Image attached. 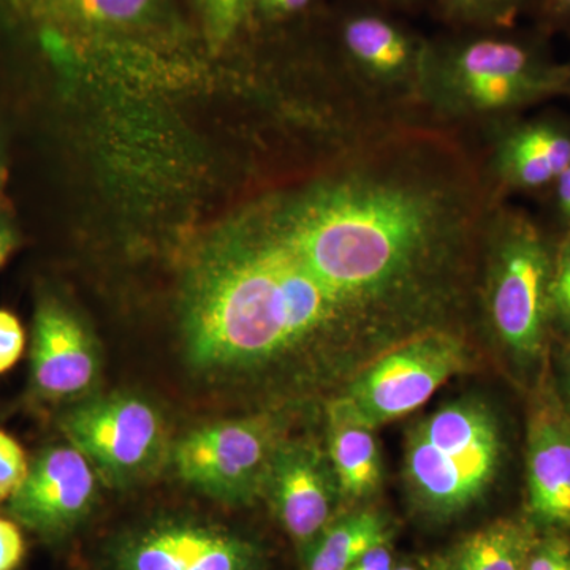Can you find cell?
Wrapping results in <instances>:
<instances>
[{
  "instance_id": "28",
  "label": "cell",
  "mask_w": 570,
  "mask_h": 570,
  "mask_svg": "<svg viewBox=\"0 0 570 570\" xmlns=\"http://www.w3.org/2000/svg\"><path fill=\"white\" fill-rule=\"evenodd\" d=\"M547 193L550 195L553 216L557 217L562 234H566L570 230V164Z\"/></svg>"
},
{
  "instance_id": "24",
  "label": "cell",
  "mask_w": 570,
  "mask_h": 570,
  "mask_svg": "<svg viewBox=\"0 0 570 570\" xmlns=\"http://www.w3.org/2000/svg\"><path fill=\"white\" fill-rule=\"evenodd\" d=\"M24 346L26 335L21 322L9 311L0 309V374L17 365Z\"/></svg>"
},
{
  "instance_id": "15",
  "label": "cell",
  "mask_w": 570,
  "mask_h": 570,
  "mask_svg": "<svg viewBox=\"0 0 570 570\" xmlns=\"http://www.w3.org/2000/svg\"><path fill=\"white\" fill-rule=\"evenodd\" d=\"M41 10L85 32H140L174 21L167 0H40Z\"/></svg>"
},
{
  "instance_id": "32",
  "label": "cell",
  "mask_w": 570,
  "mask_h": 570,
  "mask_svg": "<svg viewBox=\"0 0 570 570\" xmlns=\"http://www.w3.org/2000/svg\"><path fill=\"white\" fill-rule=\"evenodd\" d=\"M14 239L6 227L0 225V266L6 264L7 258L13 250Z\"/></svg>"
},
{
  "instance_id": "10",
  "label": "cell",
  "mask_w": 570,
  "mask_h": 570,
  "mask_svg": "<svg viewBox=\"0 0 570 570\" xmlns=\"http://www.w3.org/2000/svg\"><path fill=\"white\" fill-rule=\"evenodd\" d=\"M97 501V472L69 444L50 445L29 463L28 475L9 499L17 523L45 539H61L77 530Z\"/></svg>"
},
{
  "instance_id": "11",
  "label": "cell",
  "mask_w": 570,
  "mask_h": 570,
  "mask_svg": "<svg viewBox=\"0 0 570 570\" xmlns=\"http://www.w3.org/2000/svg\"><path fill=\"white\" fill-rule=\"evenodd\" d=\"M527 499L535 527L570 530V412L547 371L528 411Z\"/></svg>"
},
{
  "instance_id": "30",
  "label": "cell",
  "mask_w": 570,
  "mask_h": 570,
  "mask_svg": "<svg viewBox=\"0 0 570 570\" xmlns=\"http://www.w3.org/2000/svg\"><path fill=\"white\" fill-rule=\"evenodd\" d=\"M558 392L570 412V344H564L561 355V384Z\"/></svg>"
},
{
  "instance_id": "21",
  "label": "cell",
  "mask_w": 570,
  "mask_h": 570,
  "mask_svg": "<svg viewBox=\"0 0 570 570\" xmlns=\"http://www.w3.org/2000/svg\"><path fill=\"white\" fill-rule=\"evenodd\" d=\"M551 336L570 344V230L558 239L550 283Z\"/></svg>"
},
{
  "instance_id": "22",
  "label": "cell",
  "mask_w": 570,
  "mask_h": 570,
  "mask_svg": "<svg viewBox=\"0 0 570 570\" xmlns=\"http://www.w3.org/2000/svg\"><path fill=\"white\" fill-rule=\"evenodd\" d=\"M28 455L17 439L0 430V502L9 501L29 471Z\"/></svg>"
},
{
  "instance_id": "23",
  "label": "cell",
  "mask_w": 570,
  "mask_h": 570,
  "mask_svg": "<svg viewBox=\"0 0 570 570\" xmlns=\"http://www.w3.org/2000/svg\"><path fill=\"white\" fill-rule=\"evenodd\" d=\"M523 570H570V540L560 535L540 538Z\"/></svg>"
},
{
  "instance_id": "26",
  "label": "cell",
  "mask_w": 570,
  "mask_h": 570,
  "mask_svg": "<svg viewBox=\"0 0 570 570\" xmlns=\"http://www.w3.org/2000/svg\"><path fill=\"white\" fill-rule=\"evenodd\" d=\"M24 554L26 542L20 523L0 517V570H17Z\"/></svg>"
},
{
  "instance_id": "18",
  "label": "cell",
  "mask_w": 570,
  "mask_h": 570,
  "mask_svg": "<svg viewBox=\"0 0 570 570\" xmlns=\"http://www.w3.org/2000/svg\"><path fill=\"white\" fill-rule=\"evenodd\" d=\"M539 539L532 521L499 520L468 535L448 560L455 570H523Z\"/></svg>"
},
{
  "instance_id": "8",
  "label": "cell",
  "mask_w": 570,
  "mask_h": 570,
  "mask_svg": "<svg viewBox=\"0 0 570 570\" xmlns=\"http://www.w3.org/2000/svg\"><path fill=\"white\" fill-rule=\"evenodd\" d=\"M284 431L268 415L223 420L197 428L170 450L176 475L187 487L227 505L265 497L269 468Z\"/></svg>"
},
{
  "instance_id": "27",
  "label": "cell",
  "mask_w": 570,
  "mask_h": 570,
  "mask_svg": "<svg viewBox=\"0 0 570 570\" xmlns=\"http://www.w3.org/2000/svg\"><path fill=\"white\" fill-rule=\"evenodd\" d=\"M534 17L540 32L570 29V0H540Z\"/></svg>"
},
{
  "instance_id": "35",
  "label": "cell",
  "mask_w": 570,
  "mask_h": 570,
  "mask_svg": "<svg viewBox=\"0 0 570 570\" xmlns=\"http://www.w3.org/2000/svg\"><path fill=\"white\" fill-rule=\"evenodd\" d=\"M393 570H415L414 568H411V566H400V568L393 569Z\"/></svg>"
},
{
  "instance_id": "33",
  "label": "cell",
  "mask_w": 570,
  "mask_h": 570,
  "mask_svg": "<svg viewBox=\"0 0 570 570\" xmlns=\"http://www.w3.org/2000/svg\"><path fill=\"white\" fill-rule=\"evenodd\" d=\"M425 570H455L450 564L448 558H433L425 564Z\"/></svg>"
},
{
  "instance_id": "6",
  "label": "cell",
  "mask_w": 570,
  "mask_h": 570,
  "mask_svg": "<svg viewBox=\"0 0 570 570\" xmlns=\"http://www.w3.org/2000/svg\"><path fill=\"white\" fill-rule=\"evenodd\" d=\"M471 362L466 332L431 330L403 341L371 362L330 397V422L376 431L417 411Z\"/></svg>"
},
{
  "instance_id": "16",
  "label": "cell",
  "mask_w": 570,
  "mask_h": 570,
  "mask_svg": "<svg viewBox=\"0 0 570 570\" xmlns=\"http://www.w3.org/2000/svg\"><path fill=\"white\" fill-rule=\"evenodd\" d=\"M326 452L341 499L365 501L381 489L384 464L373 430L328 420Z\"/></svg>"
},
{
  "instance_id": "4",
  "label": "cell",
  "mask_w": 570,
  "mask_h": 570,
  "mask_svg": "<svg viewBox=\"0 0 570 570\" xmlns=\"http://www.w3.org/2000/svg\"><path fill=\"white\" fill-rule=\"evenodd\" d=\"M502 463L501 425L493 409L464 396L409 430L404 480L428 515H456L489 491Z\"/></svg>"
},
{
  "instance_id": "20",
  "label": "cell",
  "mask_w": 570,
  "mask_h": 570,
  "mask_svg": "<svg viewBox=\"0 0 570 570\" xmlns=\"http://www.w3.org/2000/svg\"><path fill=\"white\" fill-rule=\"evenodd\" d=\"M194 3L209 48L220 51L249 20L254 0H194Z\"/></svg>"
},
{
  "instance_id": "3",
  "label": "cell",
  "mask_w": 570,
  "mask_h": 570,
  "mask_svg": "<svg viewBox=\"0 0 570 570\" xmlns=\"http://www.w3.org/2000/svg\"><path fill=\"white\" fill-rule=\"evenodd\" d=\"M557 243L505 198L491 208L480 242L475 306L510 365L535 382L549 354Z\"/></svg>"
},
{
  "instance_id": "5",
  "label": "cell",
  "mask_w": 570,
  "mask_h": 570,
  "mask_svg": "<svg viewBox=\"0 0 570 570\" xmlns=\"http://www.w3.org/2000/svg\"><path fill=\"white\" fill-rule=\"evenodd\" d=\"M430 39L393 11L354 6L333 31L335 70L347 99L367 118L390 127L428 126L423 75ZM431 127V126H428Z\"/></svg>"
},
{
  "instance_id": "17",
  "label": "cell",
  "mask_w": 570,
  "mask_h": 570,
  "mask_svg": "<svg viewBox=\"0 0 570 570\" xmlns=\"http://www.w3.org/2000/svg\"><path fill=\"white\" fill-rule=\"evenodd\" d=\"M389 521L374 510H356L330 521L305 549L306 570H348L366 551L387 546Z\"/></svg>"
},
{
  "instance_id": "7",
  "label": "cell",
  "mask_w": 570,
  "mask_h": 570,
  "mask_svg": "<svg viewBox=\"0 0 570 570\" xmlns=\"http://www.w3.org/2000/svg\"><path fill=\"white\" fill-rule=\"evenodd\" d=\"M59 426L67 442L112 487L149 478L170 453L159 409L134 393L82 397L63 412Z\"/></svg>"
},
{
  "instance_id": "2",
  "label": "cell",
  "mask_w": 570,
  "mask_h": 570,
  "mask_svg": "<svg viewBox=\"0 0 570 570\" xmlns=\"http://www.w3.org/2000/svg\"><path fill=\"white\" fill-rule=\"evenodd\" d=\"M568 63L551 55L546 33L453 31L430 39L423 75L428 126H497L561 97Z\"/></svg>"
},
{
  "instance_id": "29",
  "label": "cell",
  "mask_w": 570,
  "mask_h": 570,
  "mask_svg": "<svg viewBox=\"0 0 570 570\" xmlns=\"http://www.w3.org/2000/svg\"><path fill=\"white\" fill-rule=\"evenodd\" d=\"M348 570H393L392 554L387 546H377L366 551Z\"/></svg>"
},
{
  "instance_id": "31",
  "label": "cell",
  "mask_w": 570,
  "mask_h": 570,
  "mask_svg": "<svg viewBox=\"0 0 570 570\" xmlns=\"http://www.w3.org/2000/svg\"><path fill=\"white\" fill-rule=\"evenodd\" d=\"M367 2L389 11H411L422 6L423 0H367Z\"/></svg>"
},
{
  "instance_id": "14",
  "label": "cell",
  "mask_w": 570,
  "mask_h": 570,
  "mask_svg": "<svg viewBox=\"0 0 570 570\" xmlns=\"http://www.w3.org/2000/svg\"><path fill=\"white\" fill-rule=\"evenodd\" d=\"M100 371L99 348L85 324L56 299H45L33 318L31 384L47 401L85 396Z\"/></svg>"
},
{
  "instance_id": "19",
  "label": "cell",
  "mask_w": 570,
  "mask_h": 570,
  "mask_svg": "<svg viewBox=\"0 0 570 570\" xmlns=\"http://www.w3.org/2000/svg\"><path fill=\"white\" fill-rule=\"evenodd\" d=\"M540 0H434V10L453 31H512Z\"/></svg>"
},
{
  "instance_id": "12",
  "label": "cell",
  "mask_w": 570,
  "mask_h": 570,
  "mask_svg": "<svg viewBox=\"0 0 570 570\" xmlns=\"http://www.w3.org/2000/svg\"><path fill=\"white\" fill-rule=\"evenodd\" d=\"M483 170L502 198L547 193L570 164V121L557 115L510 118L487 129Z\"/></svg>"
},
{
  "instance_id": "13",
  "label": "cell",
  "mask_w": 570,
  "mask_h": 570,
  "mask_svg": "<svg viewBox=\"0 0 570 570\" xmlns=\"http://www.w3.org/2000/svg\"><path fill=\"white\" fill-rule=\"evenodd\" d=\"M265 497L277 520L303 549L333 520L341 499L326 448L311 439H284L269 468Z\"/></svg>"
},
{
  "instance_id": "25",
  "label": "cell",
  "mask_w": 570,
  "mask_h": 570,
  "mask_svg": "<svg viewBox=\"0 0 570 570\" xmlns=\"http://www.w3.org/2000/svg\"><path fill=\"white\" fill-rule=\"evenodd\" d=\"M317 0H254L250 18L265 24H279L306 13Z\"/></svg>"
},
{
  "instance_id": "9",
  "label": "cell",
  "mask_w": 570,
  "mask_h": 570,
  "mask_svg": "<svg viewBox=\"0 0 570 570\" xmlns=\"http://www.w3.org/2000/svg\"><path fill=\"white\" fill-rule=\"evenodd\" d=\"M261 550L249 539L208 521L163 519L119 540L118 570H258Z\"/></svg>"
},
{
  "instance_id": "34",
  "label": "cell",
  "mask_w": 570,
  "mask_h": 570,
  "mask_svg": "<svg viewBox=\"0 0 570 570\" xmlns=\"http://www.w3.org/2000/svg\"><path fill=\"white\" fill-rule=\"evenodd\" d=\"M566 63H568V70H566V80L564 86H562L561 97H568V99H570V62Z\"/></svg>"
},
{
  "instance_id": "1",
  "label": "cell",
  "mask_w": 570,
  "mask_h": 570,
  "mask_svg": "<svg viewBox=\"0 0 570 570\" xmlns=\"http://www.w3.org/2000/svg\"><path fill=\"white\" fill-rule=\"evenodd\" d=\"M181 328L202 374L333 395L348 377L336 306L253 208L190 266Z\"/></svg>"
}]
</instances>
